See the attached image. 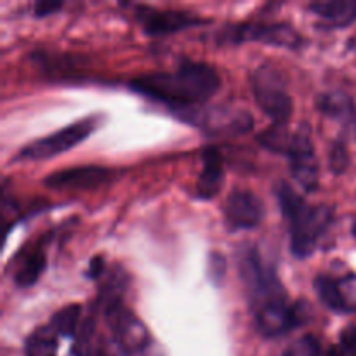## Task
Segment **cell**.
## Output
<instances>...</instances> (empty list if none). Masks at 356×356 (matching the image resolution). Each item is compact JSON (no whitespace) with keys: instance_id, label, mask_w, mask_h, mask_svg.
<instances>
[{"instance_id":"cell-6","label":"cell","mask_w":356,"mask_h":356,"mask_svg":"<svg viewBox=\"0 0 356 356\" xmlns=\"http://www.w3.org/2000/svg\"><path fill=\"white\" fill-rule=\"evenodd\" d=\"M174 111H183L179 118L190 124L202 127L209 134H243L250 131L254 124L252 115L243 110H226V108H205L190 106L177 108Z\"/></svg>"},{"instance_id":"cell-8","label":"cell","mask_w":356,"mask_h":356,"mask_svg":"<svg viewBox=\"0 0 356 356\" xmlns=\"http://www.w3.org/2000/svg\"><path fill=\"white\" fill-rule=\"evenodd\" d=\"M232 40L261 42L273 47L298 49L302 44L301 35L287 23H247L232 28Z\"/></svg>"},{"instance_id":"cell-19","label":"cell","mask_w":356,"mask_h":356,"mask_svg":"<svg viewBox=\"0 0 356 356\" xmlns=\"http://www.w3.org/2000/svg\"><path fill=\"white\" fill-rule=\"evenodd\" d=\"M315 291L318 294V299L329 309L336 313H344L343 301L339 296V287H337L336 278H330L327 275H318L315 278Z\"/></svg>"},{"instance_id":"cell-27","label":"cell","mask_w":356,"mask_h":356,"mask_svg":"<svg viewBox=\"0 0 356 356\" xmlns=\"http://www.w3.org/2000/svg\"><path fill=\"white\" fill-rule=\"evenodd\" d=\"M97 356H131L129 351H125L115 339L103 341L101 346L97 348Z\"/></svg>"},{"instance_id":"cell-30","label":"cell","mask_w":356,"mask_h":356,"mask_svg":"<svg viewBox=\"0 0 356 356\" xmlns=\"http://www.w3.org/2000/svg\"><path fill=\"white\" fill-rule=\"evenodd\" d=\"M327 356H351V355H348L346 351L343 350V348L337 346V348H332V350L329 351V355H327Z\"/></svg>"},{"instance_id":"cell-13","label":"cell","mask_w":356,"mask_h":356,"mask_svg":"<svg viewBox=\"0 0 356 356\" xmlns=\"http://www.w3.org/2000/svg\"><path fill=\"white\" fill-rule=\"evenodd\" d=\"M202 160H204V169L198 176L195 193L202 200H209V198H214L221 191L225 169H222V159L219 155L218 148L204 149Z\"/></svg>"},{"instance_id":"cell-32","label":"cell","mask_w":356,"mask_h":356,"mask_svg":"<svg viewBox=\"0 0 356 356\" xmlns=\"http://www.w3.org/2000/svg\"><path fill=\"white\" fill-rule=\"evenodd\" d=\"M351 42H353V44H351V45H353V47H356V40H351Z\"/></svg>"},{"instance_id":"cell-29","label":"cell","mask_w":356,"mask_h":356,"mask_svg":"<svg viewBox=\"0 0 356 356\" xmlns=\"http://www.w3.org/2000/svg\"><path fill=\"white\" fill-rule=\"evenodd\" d=\"M63 7L61 2H38L35 6V16L37 17H45L49 14H54L56 10H59Z\"/></svg>"},{"instance_id":"cell-2","label":"cell","mask_w":356,"mask_h":356,"mask_svg":"<svg viewBox=\"0 0 356 356\" xmlns=\"http://www.w3.org/2000/svg\"><path fill=\"white\" fill-rule=\"evenodd\" d=\"M277 198L282 214L291 228V250L299 259H306L316 249L320 236L334 221L332 209L327 205H309L289 184L277 188Z\"/></svg>"},{"instance_id":"cell-3","label":"cell","mask_w":356,"mask_h":356,"mask_svg":"<svg viewBox=\"0 0 356 356\" xmlns=\"http://www.w3.org/2000/svg\"><path fill=\"white\" fill-rule=\"evenodd\" d=\"M238 263L240 277H242L243 285H245L252 312L268 305V302L287 298L280 280L275 275L273 268L266 266L263 263L259 252L254 247H247L240 252Z\"/></svg>"},{"instance_id":"cell-28","label":"cell","mask_w":356,"mask_h":356,"mask_svg":"<svg viewBox=\"0 0 356 356\" xmlns=\"http://www.w3.org/2000/svg\"><path fill=\"white\" fill-rule=\"evenodd\" d=\"M103 271H104V259L101 256H97L89 263V268H87L86 271V277H89L90 280H97V278H101Z\"/></svg>"},{"instance_id":"cell-22","label":"cell","mask_w":356,"mask_h":356,"mask_svg":"<svg viewBox=\"0 0 356 356\" xmlns=\"http://www.w3.org/2000/svg\"><path fill=\"white\" fill-rule=\"evenodd\" d=\"M320 353H322V348H320L318 339L315 336H302L289 344L282 356H320Z\"/></svg>"},{"instance_id":"cell-1","label":"cell","mask_w":356,"mask_h":356,"mask_svg":"<svg viewBox=\"0 0 356 356\" xmlns=\"http://www.w3.org/2000/svg\"><path fill=\"white\" fill-rule=\"evenodd\" d=\"M221 87L218 72L207 63L183 61L172 73H148L131 80V89L149 99L177 108L198 106Z\"/></svg>"},{"instance_id":"cell-11","label":"cell","mask_w":356,"mask_h":356,"mask_svg":"<svg viewBox=\"0 0 356 356\" xmlns=\"http://www.w3.org/2000/svg\"><path fill=\"white\" fill-rule=\"evenodd\" d=\"M259 143L264 148L282 153V155H287L289 159L301 155V153L313 152V143L309 136L306 134V131L301 129V131L292 132L285 125L275 124L268 131L261 132Z\"/></svg>"},{"instance_id":"cell-9","label":"cell","mask_w":356,"mask_h":356,"mask_svg":"<svg viewBox=\"0 0 356 356\" xmlns=\"http://www.w3.org/2000/svg\"><path fill=\"white\" fill-rule=\"evenodd\" d=\"M264 207L259 198L245 190H236L226 198L225 221L232 232L252 229L263 221Z\"/></svg>"},{"instance_id":"cell-7","label":"cell","mask_w":356,"mask_h":356,"mask_svg":"<svg viewBox=\"0 0 356 356\" xmlns=\"http://www.w3.org/2000/svg\"><path fill=\"white\" fill-rule=\"evenodd\" d=\"M104 316L108 320L113 339L129 353L145 351L149 344L148 330L145 323L127 308L124 302H115L104 308Z\"/></svg>"},{"instance_id":"cell-12","label":"cell","mask_w":356,"mask_h":356,"mask_svg":"<svg viewBox=\"0 0 356 356\" xmlns=\"http://www.w3.org/2000/svg\"><path fill=\"white\" fill-rule=\"evenodd\" d=\"M111 177V170L104 167H73V169L59 170L44 179V183L51 188H65V190H89L99 184L106 183Z\"/></svg>"},{"instance_id":"cell-31","label":"cell","mask_w":356,"mask_h":356,"mask_svg":"<svg viewBox=\"0 0 356 356\" xmlns=\"http://www.w3.org/2000/svg\"><path fill=\"white\" fill-rule=\"evenodd\" d=\"M353 233H355V236H356V222H355V226H353Z\"/></svg>"},{"instance_id":"cell-18","label":"cell","mask_w":356,"mask_h":356,"mask_svg":"<svg viewBox=\"0 0 356 356\" xmlns=\"http://www.w3.org/2000/svg\"><path fill=\"white\" fill-rule=\"evenodd\" d=\"M80 315H82V309H80L79 305L65 306V308L59 309V312L52 316L49 327H51L58 336H75V332L79 330Z\"/></svg>"},{"instance_id":"cell-16","label":"cell","mask_w":356,"mask_h":356,"mask_svg":"<svg viewBox=\"0 0 356 356\" xmlns=\"http://www.w3.org/2000/svg\"><path fill=\"white\" fill-rule=\"evenodd\" d=\"M56 336L58 334L49 325L37 329L26 339L24 353H26V356H56V348H58Z\"/></svg>"},{"instance_id":"cell-25","label":"cell","mask_w":356,"mask_h":356,"mask_svg":"<svg viewBox=\"0 0 356 356\" xmlns=\"http://www.w3.org/2000/svg\"><path fill=\"white\" fill-rule=\"evenodd\" d=\"M330 169L336 174L344 172V169L348 167V152L344 148V145L341 143H336L332 146V152H330Z\"/></svg>"},{"instance_id":"cell-24","label":"cell","mask_w":356,"mask_h":356,"mask_svg":"<svg viewBox=\"0 0 356 356\" xmlns=\"http://www.w3.org/2000/svg\"><path fill=\"white\" fill-rule=\"evenodd\" d=\"M209 278H211L212 284L219 285L225 278L226 273V261L225 257L221 256L219 252H211L209 256Z\"/></svg>"},{"instance_id":"cell-20","label":"cell","mask_w":356,"mask_h":356,"mask_svg":"<svg viewBox=\"0 0 356 356\" xmlns=\"http://www.w3.org/2000/svg\"><path fill=\"white\" fill-rule=\"evenodd\" d=\"M320 111L334 118H341L350 115L351 111V99L343 92H329L322 94L316 101Z\"/></svg>"},{"instance_id":"cell-4","label":"cell","mask_w":356,"mask_h":356,"mask_svg":"<svg viewBox=\"0 0 356 356\" xmlns=\"http://www.w3.org/2000/svg\"><path fill=\"white\" fill-rule=\"evenodd\" d=\"M252 90L256 103L277 125H284L292 115V97L285 90L280 73L270 66H261L252 73Z\"/></svg>"},{"instance_id":"cell-5","label":"cell","mask_w":356,"mask_h":356,"mask_svg":"<svg viewBox=\"0 0 356 356\" xmlns=\"http://www.w3.org/2000/svg\"><path fill=\"white\" fill-rule=\"evenodd\" d=\"M97 122H99V117H89L72 125H66L54 134L45 136V138H40L24 146L19 155L16 156V160H45L61 155V153L80 145L83 139L89 138L94 129L97 127Z\"/></svg>"},{"instance_id":"cell-26","label":"cell","mask_w":356,"mask_h":356,"mask_svg":"<svg viewBox=\"0 0 356 356\" xmlns=\"http://www.w3.org/2000/svg\"><path fill=\"white\" fill-rule=\"evenodd\" d=\"M341 348L348 355H356V323L343 330V334H341Z\"/></svg>"},{"instance_id":"cell-15","label":"cell","mask_w":356,"mask_h":356,"mask_svg":"<svg viewBox=\"0 0 356 356\" xmlns=\"http://www.w3.org/2000/svg\"><path fill=\"white\" fill-rule=\"evenodd\" d=\"M291 174L296 183L309 193L318 188V162L315 152L301 153L291 159Z\"/></svg>"},{"instance_id":"cell-21","label":"cell","mask_w":356,"mask_h":356,"mask_svg":"<svg viewBox=\"0 0 356 356\" xmlns=\"http://www.w3.org/2000/svg\"><path fill=\"white\" fill-rule=\"evenodd\" d=\"M94 332H96V323L92 316L83 320L82 325L79 327L75 334V344H73V355L75 356H92V341Z\"/></svg>"},{"instance_id":"cell-17","label":"cell","mask_w":356,"mask_h":356,"mask_svg":"<svg viewBox=\"0 0 356 356\" xmlns=\"http://www.w3.org/2000/svg\"><path fill=\"white\" fill-rule=\"evenodd\" d=\"M45 263H47V259H45V254L42 250L31 252L14 275V282H16L17 287H30V285L37 284L40 275L44 273Z\"/></svg>"},{"instance_id":"cell-14","label":"cell","mask_w":356,"mask_h":356,"mask_svg":"<svg viewBox=\"0 0 356 356\" xmlns=\"http://www.w3.org/2000/svg\"><path fill=\"white\" fill-rule=\"evenodd\" d=\"M308 9L323 19L327 26L343 28L356 19V2L353 0H334V2H313Z\"/></svg>"},{"instance_id":"cell-10","label":"cell","mask_w":356,"mask_h":356,"mask_svg":"<svg viewBox=\"0 0 356 356\" xmlns=\"http://www.w3.org/2000/svg\"><path fill=\"white\" fill-rule=\"evenodd\" d=\"M136 17L141 23L143 30L152 37H163V35L176 33V31L186 30V28L197 26L198 23H202V19L188 13L159 10L148 6H139L136 9Z\"/></svg>"},{"instance_id":"cell-23","label":"cell","mask_w":356,"mask_h":356,"mask_svg":"<svg viewBox=\"0 0 356 356\" xmlns=\"http://www.w3.org/2000/svg\"><path fill=\"white\" fill-rule=\"evenodd\" d=\"M336 280L344 313L356 312V275H346V277L336 278Z\"/></svg>"}]
</instances>
